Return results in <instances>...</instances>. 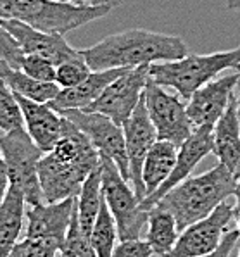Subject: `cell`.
<instances>
[{
	"mask_svg": "<svg viewBox=\"0 0 240 257\" xmlns=\"http://www.w3.org/2000/svg\"><path fill=\"white\" fill-rule=\"evenodd\" d=\"M100 164V156L88 140V137L62 116V132L49 152L38 163L43 202L76 197L85 178Z\"/></svg>",
	"mask_w": 240,
	"mask_h": 257,
	"instance_id": "cell-1",
	"label": "cell"
},
{
	"mask_svg": "<svg viewBox=\"0 0 240 257\" xmlns=\"http://www.w3.org/2000/svg\"><path fill=\"white\" fill-rule=\"evenodd\" d=\"M90 69L135 68L161 61H173L188 54L182 37L157 33V31L127 30L102 38L95 45L81 49Z\"/></svg>",
	"mask_w": 240,
	"mask_h": 257,
	"instance_id": "cell-2",
	"label": "cell"
},
{
	"mask_svg": "<svg viewBox=\"0 0 240 257\" xmlns=\"http://www.w3.org/2000/svg\"><path fill=\"white\" fill-rule=\"evenodd\" d=\"M235 183L237 175L218 163L202 175L185 178L168 190L157 204L175 216L176 224L182 231L194 221L209 214L223 200L230 199L233 195Z\"/></svg>",
	"mask_w": 240,
	"mask_h": 257,
	"instance_id": "cell-3",
	"label": "cell"
},
{
	"mask_svg": "<svg viewBox=\"0 0 240 257\" xmlns=\"http://www.w3.org/2000/svg\"><path fill=\"white\" fill-rule=\"evenodd\" d=\"M240 69V47L212 54H187L173 61L149 64V80L173 88L185 100L204 83L214 80L223 71Z\"/></svg>",
	"mask_w": 240,
	"mask_h": 257,
	"instance_id": "cell-4",
	"label": "cell"
},
{
	"mask_svg": "<svg viewBox=\"0 0 240 257\" xmlns=\"http://www.w3.org/2000/svg\"><path fill=\"white\" fill-rule=\"evenodd\" d=\"M109 6H76L61 0H0V18L18 19L49 33L66 35L107 16Z\"/></svg>",
	"mask_w": 240,
	"mask_h": 257,
	"instance_id": "cell-5",
	"label": "cell"
},
{
	"mask_svg": "<svg viewBox=\"0 0 240 257\" xmlns=\"http://www.w3.org/2000/svg\"><path fill=\"white\" fill-rule=\"evenodd\" d=\"M0 150L6 159L9 183L18 185L23 190L26 204L43 202L38 180V163L43 152L28 135L25 126L0 133Z\"/></svg>",
	"mask_w": 240,
	"mask_h": 257,
	"instance_id": "cell-6",
	"label": "cell"
},
{
	"mask_svg": "<svg viewBox=\"0 0 240 257\" xmlns=\"http://www.w3.org/2000/svg\"><path fill=\"white\" fill-rule=\"evenodd\" d=\"M102 169V192L117 224L119 240L139 238L142 230L147 224L149 211L140 207V199L137 197L130 181L125 180L117 166L111 159L100 157Z\"/></svg>",
	"mask_w": 240,
	"mask_h": 257,
	"instance_id": "cell-7",
	"label": "cell"
},
{
	"mask_svg": "<svg viewBox=\"0 0 240 257\" xmlns=\"http://www.w3.org/2000/svg\"><path fill=\"white\" fill-rule=\"evenodd\" d=\"M144 102L159 140L173 142L180 147L192 135L194 124L188 117L187 102L178 93L168 92L166 86L147 80Z\"/></svg>",
	"mask_w": 240,
	"mask_h": 257,
	"instance_id": "cell-8",
	"label": "cell"
},
{
	"mask_svg": "<svg viewBox=\"0 0 240 257\" xmlns=\"http://www.w3.org/2000/svg\"><path fill=\"white\" fill-rule=\"evenodd\" d=\"M57 112L61 116L68 117L69 121H73L88 137V140L92 142V145L99 152V156L111 159L117 166L125 180L130 181V163L127 147H125L123 128L119 124H116L111 117L95 112V110L61 109Z\"/></svg>",
	"mask_w": 240,
	"mask_h": 257,
	"instance_id": "cell-9",
	"label": "cell"
},
{
	"mask_svg": "<svg viewBox=\"0 0 240 257\" xmlns=\"http://www.w3.org/2000/svg\"><path fill=\"white\" fill-rule=\"evenodd\" d=\"M235 205L233 202L223 200L216 209H212L207 216L200 217L183 228L178 235L171 254L175 257H202L212 255L216 250L221 235L235 221Z\"/></svg>",
	"mask_w": 240,
	"mask_h": 257,
	"instance_id": "cell-10",
	"label": "cell"
},
{
	"mask_svg": "<svg viewBox=\"0 0 240 257\" xmlns=\"http://www.w3.org/2000/svg\"><path fill=\"white\" fill-rule=\"evenodd\" d=\"M149 80V64L135 66L125 71L102 90V93L83 110H95L123 126L139 104Z\"/></svg>",
	"mask_w": 240,
	"mask_h": 257,
	"instance_id": "cell-11",
	"label": "cell"
},
{
	"mask_svg": "<svg viewBox=\"0 0 240 257\" xmlns=\"http://www.w3.org/2000/svg\"><path fill=\"white\" fill-rule=\"evenodd\" d=\"M123 135H125V147H127V156L130 163V181L135 190L140 202L145 197L144 181H142V166H144L145 156L149 149L157 140V132L149 117L147 107L144 102V93H142L139 104L130 114V117L123 122Z\"/></svg>",
	"mask_w": 240,
	"mask_h": 257,
	"instance_id": "cell-12",
	"label": "cell"
},
{
	"mask_svg": "<svg viewBox=\"0 0 240 257\" xmlns=\"http://www.w3.org/2000/svg\"><path fill=\"white\" fill-rule=\"evenodd\" d=\"M237 80L238 73H231L226 76L219 74L192 93V97L187 100V112L194 128L199 126L212 128L216 124L233 97Z\"/></svg>",
	"mask_w": 240,
	"mask_h": 257,
	"instance_id": "cell-13",
	"label": "cell"
},
{
	"mask_svg": "<svg viewBox=\"0 0 240 257\" xmlns=\"http://www.w3.org/2000/svg\"><path fill=\"white\" fill-rule=\"evenodd\" d=\"M0 26L9 31L11 37L19 43L23 54L42 55V57L52 61L56 66L81 54V50L71 47L66 42L64 35L61 33H49V31L37 30V28L18 21V19L0 18Z\"/></svg>",
	"mask_w": 240,
	"mask_h": 257,
	"instance_id": "cell-14",
	"label": "cell"
},
{
	"mask_svg": "<svg viewBox=\"0 0 240 257\" xmlns=\"http://www.w3.org/2000/svg\"><path fill=\"white\" fill-rule=\"evenodd\" d=\"M207 154H212V128H209V126L194 128L192 135L178 147L176 163H175L173 171L170 173V176L164 180V183L161 185L156 192H152L151 195H147L142 200L140 207L149 211L152 205L157 204V200H159L168 190H171L175 185H178L180 181H183L185 178L190 176L192 171L195 169V166H197Z\"/></svg>",
	"mask_w": 240,
	"mask_h": 257,
	"instance_id": "cell-15",
	"label": "cell"
},
{
	"mask_svg": "<svg viewBox=\"0 0 240 257\" xmlns=\"http://www.w3.org/2000/svg\"><path fill=\"white\" fill-rule=\"evenodd\" d=\"M76 197L57 200V202L26 204V235L57 243L62 248L64 236L69 226Z\"/></svg>",
	"mask_w": 240,
	"mask_h": 257,
	"instance_id": "cell-16",
	"label": "cell"
},
{
	"mask_svg": "<svg viewBox=\"0 0 240 257\" xmlns=\"http://www.w3.org/2000/svg\"><path fill=\"white\" fill-rule=\"evenodd\" d=\"M23 112V121L28 135L42 149V152H49L56 145L62 132V116L49 102H37L26 98L19 93H14Z\"/></svg>",
	"mask_w": 240,
	"mask_h": 257,
	"instance_id": "cell-17",
	"label": "cell"
},
{
	"mask_svg": "<svg viewBox=\"0 0 240 257\" xmlns=\"http://www.w3.org/2000/svg\"><path fill=\"white\" fill-rule=\"evenodd\" d=\"M212 154L219 163L237 175L240 168V117L235 95L221 117L212 126Z\"/></svg>",
	"mask_w": 240,
	"mask_h": 257,
	"instance_id": "cell-18",
	"label": "cell"
},
{
	"mask_svg": "<svg viewBox=\"0 0 240 257\" xmlns=\"http://www.w3.org/2000/svg\"><path fill=\"white\" fill-rule=\"evenodd\" d=\"M130 68H111V69H99L90 71V74L81 83L69 88H61L56 98L49 102L56 110L61 109H85L95 100L102 93V90L112 80H116L119 74Z\"/></svg>",
	"mask_w": 240,
	"mask_h": 257,
	"instance_id": "cell-19",
	"label": "cell"
},
{
	"mask_svg": "<svg viewBox=\"0 0 240 257\" xmlns=\"http://www.w3.org/2000/svg\"><path fill=\"white\" fill-rule=\"evenodd\" d=\"M26 199L18 185L9 183L6 195L0 202V257L11 255L25 230Z\"/></svg>",
	"mask_w": 240,
	"mask_h": 257,
	"instance_id": "cell-20",
	"label": "cell"
},
{
	"mask_svg": "<svg viewBox=\"0 0 240 257\" xmlns=\"http://www.w3.org/2000/svg\"><path fill=\"white\" fill-rule=\"evenodd\" d=\"M176 156H178V145L168 140H157L149 149L142 166V181H144L145 197L156 192L164 183L170 173L175 168ZM144 197V199H145Z\"/></svg>",
	"mask_w": 240,
	"mask_h": 257,
	"instance_id": "cell-21",
	"label": "cell"
},
{
	"mask_svg": "<svg viewBox=\"0 0 240 257\" xmlns=\"http://www.w3.org/2000/svg\"><path fill=\"white\" fill-rule=\"evenodd\" d=\"M180 235L175 216L159 204L149 209L147 217V242L152 248V255H170Z\"/></svg>",
	"mask_w": 240,
	"mask_h": 257,
	"instance_id": "cell-22",
	"label": "cell"
},
{
	"mask_svg": "<svg viewBox=\"0 0 240 257\" xmlns=\"http://www.w3.org/2000/svg\"><path fill=\"white\" fill-rule=\"evenodd\" d=\"M0 80L6 83L14 93H19L26 98L37 102H50L56 98L61 86L56 81H40L28 76L25 71L13 68L6 61L0 59Z\"/></svg>",
	"mask_w": 240,
	"mask_h": 257,
	"instance_id": "cell-23",
	"label": "cell"
},
{
	"mask_svg": "<svg viewBox=\"0 0 240 257\" xmlns=\"http://www.w3.org/2000/svg\"><path fill=\"white\" fill-rule=\"evenodd\" d=\"M104 199L102 192V169L100 164L95 169H92L88 176L85 178L83 185L80 188V193L76 195V212L80 226L86 235L90 236L95 223L97 212H99L100 202Z\"/></svg>",
	"mask_w": 240,
	"mask_h": 257,
	"instance_id": "cell-24",
	"label": "cell"
},
{
	"mask_svg": "<svg viewBox=\"0 0 240 257\" xmlns=\"http://www.w3.org/2000/svg\"><path fill=\"white\" fill-rule=\"evenodd\" d=\"M117 240L119 236H117L116 219H114L105 199H102L92 233H90V243H92L97 257H111Z\"/></svg>",
	"mask_w": 240,
	"mask_h": 257,
	"instance_id": "cell-25",
	"label": "cell"
},
{
	"mask_svg": "<svg viewBox=\"0 0 240 257\" xmlns=\"http://www.w3.org/2000/svg\"><path fill=\"white\" fill-rule=\"evenodd\" d=\"M61 255L71 257H95V250H93L92 243H90V236L81 230L80 221H78V212H76V202L73 207V214L69 219V226L64 236V243L61 248Z\"/></svg>",
	"mask_w": 240,
	"mask_h": 257,
	"instance_id": "cell-26",
	"label": "cell"
},
{
	"mask_svg": "<svg viewBox=\"0 0 240 257\" xmlns=\"http://www.w3.org/2000/svg\"><path fill=\"white\" fill-rule=\"evenodd\" d=\"M25 126L19 102L9 86L0 80V132H11Z\"/></svg>",
	"mask_w": 240,
	"mask_h": 257,
	"instance_id": "cell-27",
	"label": "cell"
},
{
	"mask_svg": "<svg viewBox=\"0 0 240 257\" xmlns=\"http://www.w3.org/2000/svg\"><path fill=\"white\" fill-rule=\"evenodd\" d=\"M90 71L92 69L86 64L83 54H80L78 57L68 59V61L56 66V80L54 81H56L61 88H69V86H74L83 81L90 74Z\"/></svg>",
	"mask_w": 240,
	"mask_h": 257,
	"instance_id": "cell-28",
	"label": "cell"
},
{
	"mask_svg": "<svg viewBox=\"0 0 240 257\" xmlns=\"http://www.w3.org/2000/svg\"><path fill=\"white\" fill-rule=\"evenodd\" d=\"M11 255L14 257H52L61 255V247L54 242L35 236H25L23 240H18V243L13 247Z\"/></svg>",
	"mask_w": 240,
	"mask_h": 257,
	"instance_id": "cell-29",
	"label": "cell"
},
{
	"mask_svg": "<svg viewBox=\"0 0 240 257\" xmlns=\"http://www.w3.org/2000/svg\"><path fill=\"white\" fill-rule=\"evenodd\" d=\"M21 71H25L28 76L40 81H54L56 80V64L47 57L37 54H25L21 62Z\"/></svg>",
	"mask_w": 240,
	"mask_h": 257,
	"instance_id": "cell-30",
	"label": "cell"
},
{
	"mask_svg": "<svg viewBox=\"0 0 240 257\" xmlns=\"http://www.w3.org/2000/svg\"><path fill=\"white\" fill-rule=\"evenodd\" d=\"M23 57H25V54H23L19 43L11 37L9 31L0 26V59L13 68H21Z\"/></svg>",
	"mask_w": 240,
	"mask_h": 257,
	"instance_id": "cell-31",
	"label": "cell"
},
{
	"mask_svg": "<svg viewBox=\"0 0 240 257\" xmlns=\"http://www.w3.org/2000/svg\"><path fill=\"white\" fill-rule=\"evenodd\" d=\"M152 248L147 240L139 238H128L119 240L112 250L111 257H151Z\"/></svg>",
	"mask_w": 240,
	"mask_h": 257,
	"instance_id": "cell-32",
	"label": "cell"
},
{
	"mask_svg": "<svg viewBox=\"0 0 240 257\" xmlns=\"http://www.w3.org/2000/svg\"><path fill=\"white\" fill-rule=\"evenodd\" d=\"M238 248H240V231L237 230V226L228 228V230L221 235L216 250L212 252V255H238Z\"/></svg>",
	"mask_w": 240,
	"mask_h": 257,
	"instance_id": "cell-33",
	"label": "cell"
},
{
	"mask_svg": "<svg viewBox=\"0 0 240 257\" xmlns=\"http://www.w3.org/2000/svg\"><path fill=\"white\" fill-rule=\"evenodd\" d=\"M61 2L76 4V6H109L116 9L123 4V0H61Z\"/></svg>",
	"mask_w": 240,
	"mask_h": 257,
	"instance_id": "cell-34",
	"label": "cell"
},
{
	"mask_svg": "<svg viewBox=\"0 0 240 257\" xmlns=\"http://www.w3.org/2000/svg\"><path fill=\"white\" fill-rule=\"evenodd\" d=\"M7 188H9V176H7L6 159H4V154H2V150H0V202H2Z\"/></svg>",
	"mask_w": 240,
	"mask_h": 257,
	"instance_id": "cell-35",
	"label": "cell"
},
{
	"mask_svg": "<svg viewBox=\"0 0 240 257\" xmlns=\"http://www.w3.org/2000/svg\"><path fill=\"white\" fill-rule=\"evenodd\" d=\"M231 197H235V214L237 212H240V175L237 176V183H235V190H233V195Z\"/></svg>",
	"mask_w": 240,
	"mask_h": 257,
	"instance_id": "cell-36",
	"label": "cell"
},
{
	"mask_svg": "<svg viewBox=\"0 0 240 257\" xmlns=\"http://www.w3.org/2000/svg\"><path fill=\"white\" fill-rule=\"evenodd\" d=\"M238 73V80H237V85H235V102H237V112H238V117H240V69L237 71ZM240 175V168H238V171H237V176Z\"/></svg>",
	"mask_w": 240,
	"mask_h": 257,
	"instance_id": "cell-37",
	"label": "cell"
},
{
	"mask_svg": "<svg viewBox=\"0 0 240 257\" xmlns=\"http://www.w3.org/2000/svg\"><path fill=\"white\" fill-rule=\"evenodd\" d=\"M226 7H228L230 11L240 13V0H226Z\"/></svg>",
	"mask_w": 240,
	"mask_h": 257,
	"instance_id": "cell-38",
	"label": "cell"
},
{
	"mask_svg": "<svg viewBox=\"0 0 240 257\" xmlns=\"http://www.w3.org/2000/svg\"><path fill=\"white\" fill-rule=\"evenodd\" d=\"M235 226H237V230L240 231V212H237V216H235Z\"/></svg>",
	"mask_w": 240,
	"mask_h": 257,
	"instance_id": "cell-39",
	"label": "cell"
},
{
	"mask_svg": "<svg viewBox=\"0 0 240 257\" xmlns=\"http://www.w3.org/2000/svg\"><path fill=\"white\" fill-rule=\"evenodd\" d=\"M238 255H240V248H238Z\"/></svg>",
	"mask_w": 240,
	"mask_h": 257,
	"instance_id": "cell-40",
	"label": "cell"
}]
</instances>
